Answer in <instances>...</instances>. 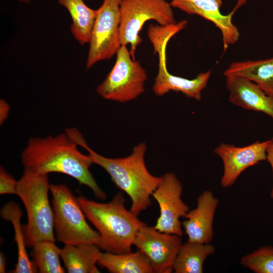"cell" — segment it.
<instances>
[{
    "mask_svg": "<svg viewBox=\"0 0 273 273\" xmlns=\"http://www.w3.org/2000/svg\"><path fill=\"white\" fill-rule=\"evenodd\" d=\"M77 146L65 132L43 138H31L21 153V162L25 168L37 173L68 175L89 188L97 198L105 199V193L89 171L93 164L90 157L82 154Z\"/></svg>",
    "mask_w": 273,
    "mask_h": 273,
    "instance_id": "6da1fadb",
    "label": "cell"
},
{
    "mask_svg": "<svg viewBox=\"0 0 273 273\" xmlns=\"http://www.w3.org/2000/svg\"><path fill=\"white\" fill-rule=\"evenodd\" d=\"M65 132L78 146L86 150L93 163L102 167L115 186L129 197L131 201L130 210L132 213L138 215L150 206V197L161 181L162 176H154L147 168L145 143L135 146L127 157L110 158L93 150L77 128H66Z\"/></svg>",
    "mask_w": 273,
    "mask_h": 273,
    "instance_id": "7a4b0ae2",
    "label": "cell"
},
{
    "mask_svg": "<svg viewBox=\"0 0 273 273\" xmlns=\"http://www.w3.org/2000/svg\"><path fill=\"white\" fill-rule=\"evenodd\" d=\"M85 217L99 233L104 251L116 254L131 252V247L139 230L146 224L125 207V199L121 191L107 203L77 198Z\"/></svg>",
    "mask_w": 273,
    "mask_h": 273,
    "instance_id": "3957f363",
    "label": "cell"
},
{
    "mask_svg": "<svg viewBox=\"0 0 273 273\" xmlns=\"http://www.w3.org/2000/svg\"><path fill=\"white\" fill-rule=\"evenodd\" d=\"M50 186L48 174L27 168L18 181L16 195L22 200L27 215V223L23 228L28 247L43 241H55L54 212L48 197Z\"/></svg>",
    "mask_w": 273,
    "mask_h": 273,
    "instance_id": "277c9868",
    "label": "cell"
},
{
    "mask_svg": "<svg viewBox=\"0 0 273 273\" xmlns=\"http://www.w3.org/2000/svg\"><path fill=\"white\" fill-rule=\"evenodd\" d=\"M53 196L54 233L65 245L93 244L104 250L99 233L87 222L77 198L63 184L51 185Z\"/></svg>",
    "mask_w": 273,
    "mask_h": 273,
    "instance_id": "5b68a950",
    "label": "cell"
},
{
    "mask_svg": "<svg viewBox=\"0 0 273 273\" xmlns=\"http://www.w3.org/2000/svg\"><path fill=\"white\" fill-rule=\"evenodd\" d=\"M171 7L165 0H121L120 43L130 44L129 52L133 60L136 49L142 41L139 33L147 21L154 20L162 26L176 23Z\"/></svg>",
    "mask_w": 273,
    "mask_h": 273,
    "instance_id": "8992f818",
    "label": "cell"
},
{
    "mask_svg": "<svg viewBox=\"0 0 273 273\" xmlns=\"http://www.w3.org/2000/svg\"><path fill=\"white\" fill-rule=\"evenodd\" d=\"M116 55L112 69L97 87V92L106 100L124 103L144 92L147 75L140 63L131 58L126 46H121Z\"/></svg>",
    "mask_w": 273,
    "mask_h": 273,
    "instance_id": "52a82bcc",
    "label": "cell"
},
{
    "mask_svg": "<svg viewBox=\"0 0 273 273\" xmlns=\"http://www.w3.org/2000/svg\"><path fill=\"white\" fill-rule=\"evenodd\" d=\"M121 0H103L97 13L89 42L86 67L108 60L121 47L119 27Z\"/></svg>",
    "mask_w": 273,
    "mask_h": 273,
    "instance_id": "ba28073f",
    "label": "cell"
},
{
    "mask_svg": "<svg viewBox=\"0 0 273 273\" xmlns=\"http://www.w3.org/2000/svg\"><path fill=\"white\" fill-rule=\"evenodd\" d=\"M171 38L168 33L164 31H155L149 36L154 53L159 57L158 72L152 87L153 91L158 96L170 91L180 92L188 98L200 101L202 91L207 86L211 70L200 73L192 79L170 74L166 67V49Z\"/></svg>",
    "mask_w": 273,
    "mask_h": 273,
    "instance_id": "9c48e42d",
    "label": "cell"
},
{
    "mask_svg": "<svg viewBox=\"0 0 273 273\" xmlns=\"http://www.w3.org/2000/svg\"><path fill=\"white\" fill-rule=\"evenodd\" d=\"M183 186L173 173L162 176L160 184L152 196L158 204L160 214L154 228L158 231L179 236L183 235L179 218L185 217L189 207L181 199Z\"/></svg>",
    "mask_w": 273,
    "mask_h": 273,
    "instance_id": "30bf717a",
    "label": "cell"
},
{
    "mask_svg": "<svg viewBox=\"0 0 273 273\" xmlns=\"http://www.w3.org/2000/svg\"><path fill=\"white\" fill-rule=\"evenodd\" d=\"M181 237L162 233L147 224L137 233L133 245L148 259L154 272L170 273L182 245Z\"/></svg>",
    "mask_w": 273,
    "mask_h": 273,
    "instance_id": "8fae6325",
    "label": "cell"
},
{
    "mask_svg": "<svg viewBox=\"0 0 273 273\" xmlns=\"http://www.w3.org/2000/svg\"><path fill=\"white\" fill-rule=\"evenodd\" d=\"M269 142L256 141L242 147L221 143L217 147L214 153L221 159L223 164V173L220 180L221 187H231L245 170L266 160Z\"/></svg>",
    "mask_w": 273,
    "mask_h": 273,
    "instance_id": "7c38bea8",
    "label": "cell"
},
{
    "mask_svg": "<svg viewBox=\"0 0 273 273\" xmlns=\"http://www.w3.org/2000/svg\"><path fill=\"white\" fill-rule=\"evenodd\" d=\"M246 0H238L235 8L228 15L220 12L222 5L221 0H172V7L177 8L189 15H198L212 22L219 29L222 34L223 51L230 45L234 44L239 39L240 33L232 22V17L236 11Z\"/></svg>",
    "mask_w": 273,
    "mask_h": 273,
    "instance_id": "4fadbf2b",
    "label": "cell"
},
{
    "mask_svg": "<svg viewBox=\"0 0 273 273\" xmlns=\"http://www.w3.org/2000/svg\"><path fill=\"white\" fill-rule=\"evenodd\" d=\"M218 199L209 190L204 191L198 197L197 206L189 210L182 226L188 241L203 244L210 243L213 239V223Z\"/></svg>",
    "mask_w": 273,
    "mask_h": 273,
    "instance_id": "5bb4252c",
    "label": "cell"
},
{
    "mask_svg": "<svg viewBox=\"0 0 273 273\" xmlns=\"http://www.w3.org/2000/svg\"><path fill=\"white\" fill-rule=\"evenodd\" d=\"M225 77L230 103L245 109L264 113L273 118L272 98L246 78L235 75Z\"/></svg>",
    "mask_w": 273,
    "mask_h": 273,
    "instance_id": "9a60e30c",
    "label": "cell"
},
{
    "mask_svg": "<svg viewBox=\"0 0 273 273\" xmlns=\"http://www.w3.org/2000/svg\"><path fill=\"white\" fill-rule=\"evenodd\" d=\"M224 75L246 78L256 83L265 94L273 98V58L234 62L224 72Z\"/></svg>",
    "mask_w": 273,
    "mask_h": 273,
    "instance_id": "2e32d148",
    "label": "cell"
},
{
    "mask_svg": "<svg viewBox=\"0 0 273 273\" xmlns=\"http://www.w3.org/2000/svg\"><path fill=\"white\" fill-rule=\"evenodd\" d=\"M100 249L93 244L65 245L61 250V258L69 273L100 272L96 264L102 252Z\"/></svg>",
    "mask_w": 273,
    "mask_h": 273,
    "instance_id": "e0dca14e",
    "label": "cell"
},
{
    "mask_svg": "<svg viewBox=\"0 0 273 273\" xmlns=\"http://www.w3.org/2000/svg\"><path fill=\"white\" fill-rule=\"evenodd\" d=\"M22 212L19 206L15 202H10L5 204L1 210V216L4 219L12 223L15 232V241L18 248L17 262L15 268L11 272L13 273H34L38 269L35 263L31 260L26 251V244L21 225Z\"/></svg>",
    "mask_w": 273,
    "mask_h": 273,
    "instance_id": "ac0fdd59",
    "label": "cell"
},
{
    "mask_svg": "<svg viewBox=\"0 0 273 273\" xmlns=\"http://www.w3.org/2000/svg\"><path fill=\"white\" fill-rule=\"evenodd\" d=\"M69 12L72 21L71 32L81 45L89 43L97 11L89 8L83 0H58Z\"/></svg>",
    "mask_w": 273,
    "mask_h": 273,
    "instance_id": "d6986e66",
    "label": "cell"
},
{
    "mask_svg": "<svg viewBox=\"0 0 273 273\" xmlns=\"http://www.w3.org/2000/svg\"><path fill=\"white\" fill-rule=\"evenodd\" d=\"M98 264L111 273H153L150 263L141 251L122 254L101 252Z\"/></svg>",
    "mask_w": 273,
    "mask_h": 273,
    "instance_id": "ffe728a7",
    "label": "cell"
},
{
    "mask_svg": "<svg viewBox=\"0 0 273 273\" xmlns=\"http://www.w3.org/2000/svg\"><path fill=\"white\" fill-rule=\"evenodd\" d=\"M214 246L187 241L182 244L173 264L175 273H202L207 258L213 254Z\"/></svg>",
    "mask_w": 273,
    "mask_h": 273,
    "instance_id": "44dd1931",
    "label": "cell"
},
{
    "mask_svg": "<svg viewBox=\"0 0 273 273\" xmlns=\"http://www.w3.org/2000/svg\"><path fill=\"white\" fill-rule=\"evenodd\" d=\"M32 248L31 256L39 272H65L60 261L61 249L57 247L55 242L41 241Z\"/></svg>",
    "mask_w": 273,
    "mask_h": 273,
    "instance_id": "7402d4cb",
    "label": "cell"
},
{
    "mask_svg": "<svg viewBox=\"0 0 273 273\" xmlns=\"http://www.w3.org/2000/svg\"><path fill=\"white\" fill-rule=\"evenodd\" d=\"M240 263L255 273H273V247L259 248L242 257Z\"/></svg>",
    "mask_w": 273,
    "mask_h": 273,
    "instance_id": "603a6c76",
    "label": "cell"
},
{
    "mask_svg": "<svg viewBox=\"0 0 273 273\" xmlns=\"http://www.w3.org/2000/svg\"><path fill=\"white\" fill-rule=\"evenodd\" d=\"M18 181L2 166L0 167V194L16 195Z\"/></svg>",
    "mask_w": 273,
    "mask_h": 273,
    "instance_id": "cb8c5ba5",
    "label": "cell"
},
{
    "mask_svg": "<svg viewBox=\"0 0 273 273\" xmlns=\"http://www.w3.org/2000/svg\"><path fill=\"white\" fill-rule=\"evenodd\" d=\"M10 107L9 104L3 99L0 100V124L3 123L7 119L10 112Z\"/></svg>",
    "mask_w": 273,
    "mask_h": 273,
    "instance_id": "d4e9b609",
    "label": "cell"
},
{
    "mask_svg": "<svg viewBox=\"0 0 273 273\" xmlns=\"http://www.w3.org/2000/svg\"><path fill=\"white\" fill-rule=\"evenodd\" d=\"M266 160L270 164L273 176V140H270L269 143L266 149ZM270 196L271 199H273V184L271 188V190L270 194Z\"/></svg>",
    "mask_w": 273,
    "mask_h": 273,
    "instance_id": "484cf974",
    "label": "cell"
},
{
    "mask_svg": "<svg viewBox=\"0 0 273 273\" xmlns=\"http://www.w3.org/2000/svg\"><path fill=\"white\" fill-rule=\"evenodd\" d=\"M6 258L4 253H0V272H6Z\"/></svg>",
    "mask_w": 273,
    "mask_h": 273,
    "instance_id": "4316f807",
    "label": "cell"
},
{
    "mask_svg": "<svg viewBox=\"0 0 273 273\" xmlns=\"http://www.w3.org/2000/svg\"><path fill=\"white\" fill-rule=\"evenodd\" d=\"M20 2L29 3L30 0H18Z\"/></svg>",
    "mask_w": 273,
    "mask_h": 273,
    "instance_id": "83f0119b",
    "label": "cell"
}]
</instances>
